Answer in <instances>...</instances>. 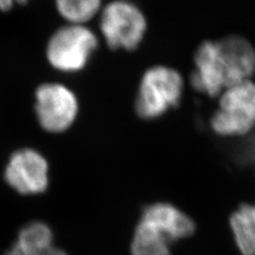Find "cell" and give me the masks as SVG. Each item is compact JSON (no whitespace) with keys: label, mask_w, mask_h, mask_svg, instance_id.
<instances>
[{"label":"cell","mask_w":255,"mask_h":255,"mask_svg":"<svg viewBox=\"0 0 255 255\" xmlns=\"http://www.w3.org/2000/svg\"><path fill=\"white\" fill-rule=\"evenodd\" d=\"M27 1L28 0H0V10L10 11L15 4H22Z\"/></svg>","instance_id":"13"},{"label":"cell","mask_w":255,"mask_h":255,"mask_svg":"<svg viewBox=\"0 0 255 255\" xmlns=\"http://www.w3.org/2000/svg\"><path fill=\"white\" fill-rule=\"evenodd\" d=\"M55 7L64 19L74 25H84L97 14L102 0H54Z\"/></svg>","instance_id":"11"},{"label":"cell","mask_w":255,"mask_h":255,"mask_svg":"<svg viewBox=\"0 0 255 255\" xmlns=\"http://www.w3.org/2000/svg\"><path fill=\"white\" fill-rule=\"evenodd\" d=\"M184 91V80L174 68L157 65L143 74L135 109L142 119H156L178 107Z\"/></svg>","instance_id":"3"},{"label":"cell","mask_w":255,"mask_h":255,"mask_svg":"<svg viewBox=\"0 0 255 255\" xmlns=\"http://www.w3.org/2000/svg\"><path fill=\"white\" fill-rule=\"evenodd\" d=\"M147 26L145 14L127 0L110 2L101 13V33L112 49H136L145 37Z\"/></svg>","instance_id":"6"},{"label":"cell","mask_w":255,"mask_h":255,"mask_svg":"<svg viewBox=\"0 0 255 255\" xmlns=\"http://www.w3.org/2000/svg\"><path fill=\"white\" fill-rule=\"evenodd\" d=\"M210 125L219 136H244L255 128V82L236 83L219 95L218 109Z\"/></svg>","instance_id":"4"},{"label":"cell","mask_w":255,"mask_h":255,"mask_svg":"<svg viewBox=\"0 0 255 255\" xmlns=\"http://www.w3.org/2000/svg\"><path fill=\"white\" fill-rule=\"evenodd\" d=\"M191 85L209 97L219 95L236 83L252 79L255 74V48L246 38L229 35L205 41L195 54Z\"/></svg>","instance_id":"1"},{"label":"cell","mask_w":255,"mask_h":255,"mask_svg":"<svg viewBox=\"0 0 255 255\" xmlns=\"http://www.w3.org/2000/svg\"><path fill=\"white\" fill-rule=\"evenodd\" d=\"M195 222L179 207L167 202L148 205L135 227L132 255H171V245L194 234Z\"/></svg>","instance_id":"2"},{"label":"cell","mask_w":255,"mask_h":255,"mask_svg":"<svg viewBox=\"0 0 255 255\" xmlns=\"http://www.w3.org/2000/svg\"><path fill=\"white\" fill-rule=\"evenodd\" d=\"M53 245L50 227L42 221H32L20 229L13 246L21 250H42Z\"/></svg>","instance_id":"10"},{"label":"cell","mask_w":255,"mask_h":255,"mask_svg":"<svg viewBox=\"0 0 255 255\" xmlns=\"http://www.w3.org/2000/svg\"><path fill=\"white\" fill-rule=\"evenodd\" d=\"M5 255H67V253L54 245L42 250H21L17 247L12 246Z\"/></svg>","instance_id":"12"},{"label":"cell","mask_w":255,"mask_h":255,"mask_svg":"<svg viewBox=\"0 0 255 255\" xmlns=\"http://www.w3.org/2000/svg\"><path fill=\"white\" fill-rule=\"evenodd\" d=\"M98 38L84 25L68 23L57 30L48 41L46 58L61 73H78L86 67L97 49Z\"/></svg>","instance_id":"5"},{"label":"cell","mask_w":255,"mask_h":255,"mask_svg":"<svg viewBox=\"0 0 255 255\" xmlns=\"http://www.w3.org/2000/svg\"><path fill=\"white\" fill-rule=\"evenodd\" d=\"M234 243L242 255H255V203H244L230 216Z\"/></svg>","instance_id":"9"},{"label":"cell","mask_w":255,"mask_h":255,"mask_svg":"<svg viewBox=\"0 0 255 255\" xmlns=\"http://www.w3.org/2000/svg\"><path fill=\"white\" fill-rule=\"evenodd\" d=\"M4 180L7 185L20 195L43 194L49 185V165L38 151L32 148L19 149L6 163Z\"/></svg>","instance_id":"8"},{"label":"cell","mask_w":255,"mask_h":255,"mask_svg":"<svg viewBox=\"0 0 255 255\" xmlns=\"http://www.w3.org/2000/svg\"><path fill=\"white\" fill-rule=\"evenodd\" d=\"M34 109L42 129L49 133H62L75 124L79 101L76 94L66 85L44 83L35 91Z\"/></svg>","instance_id":"7"}]
</instances>
